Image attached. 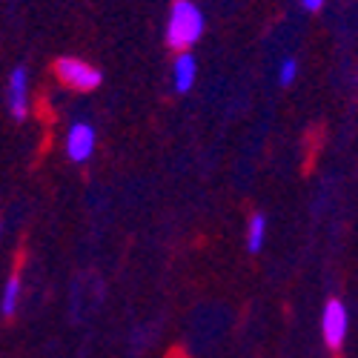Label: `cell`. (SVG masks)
<instances>
[{"mask_svg": "<svg viewBox=\"0 0 358 358\" xmlns=\"http://www.w3.org/2000/svg\"><path fill=\"white\" fill-rule=\"evenodd\" d=\"M195 57L192 55H178V61L172 66V83H175V92H189V89L195 86Z\"/></svg>", "mask_w": 358, "mask_h": 358, "instance_id": "6", "label": "cell"}, {"mask_svg": "<svg viewBox=\"0 0 358 358\" xmlns=\"http://www.w3.org/2000/svg\"><path fill=\"white\" fill-rule=\"evenodd\" d=\"M9 112L15 121H23L29 112V75L26 66H15L9 75Z\"/></svg>", "mask_w": 358, "mask_h": 358, "instance_id": "5", "label": "cell"}, {"mask_svg": "<svg viewBox=\"0 0 358 358\" xmlns=\"http://www.w3.org/2000/svg\"><path fill=\"white\" fill-rule=\"evenodd\" d=\"M295 75H298V64L292 61V57H287V61L281 64V72H278V80H281V86H289V83L295 80Z\"/></svg>", "mask_w": 358, "mask_h": 358, "instance_id": "9", "label": "cell"}, {"mask_svg": "<svg viewBox=\"0 0 358 358\" xmlns=\"http://www.w3.org/2000/svg\"><path fill=\"white\" fill-rule=\"evenodd\" d=\"M301 3H304L307 12H318V9L324 6V0H301Z\"/></svg>", "mask_w": 358, "mask_h": 358, "instance_id": "10", "label": "cell"}, {"mask_svg": "<svg viewBox=\"0 0 358 358\" xmlns=\"http://www.w3.org/2000/svg\"><path fill=\"white\" fill-rule=\"evenodd\" d=\"M264 238H266V218L261 213H255L247 221V250L250 252H258L264 247Z\"/></svg>", "mask_w": 358, "mask_h": 358, "instance_id": "8", "label": "cell"}, {"mask_svg": "<svg viewBox=\"0 0 358 358\" xmlns=\"http://www.w3.org/2000/svg\"><path fill=\"white\" fill-rule=\"evenodd\" d=\"M347 327H350V315H347V307L333 298L327 301L324 313H321V333H324V341L330 347H341L344 338H347Z\"/></svg>", "mask_w": 358, "mask_h": 358, "instance_id": "3", "label": "cell"}, {"mask_svg": "<svg viewBox=\"0 0 358 358\" xmlns=\"http://www.w3.org/2000/svg\"><path fill=\"white\" fill-rule=\"evenodd\" d=\"M55 72L66 86L78 89V92H92V89H98L103 80L101 69L89 66L86 61H80V57H61V61L55 64Z\"/></svg>", "mask_w": 358, "mask_h": 358, "instance_id": "2", "label": "cell"}, {"mask_svg": "<svg viewBox=\"0 0 358 358\" xmlns=\"http://www.w3.org/2000/svg\"><path fill=\"white\" fill-rule=\"evenodd\" d=\"M92 152H95V129L89 124H83V121L72 124L69 132H66V155H69V161L83 164V161L92 158Z\"/></svg>", "mask_w": 358, "mask_h": 358, "instance_id": "4", "label": "cell"}, {"mask_svg": "<svg viewBox=\"0 0 358 358\" xmlns=\"http://www.w3.org/2000/svg\"><path fill=\"white\" fill-rule=\"evenodd\" d=\"M20 292H23V284L17 275H12L3 287V298H0V315L3 318H12L17 313V301H20Z\"/></svg>", "mask_w": 358, "mask_h": 358, "instance_id": "7", "label": "cell"}, {"mask_svg": "<svg viewBox=\"0 0 358 358\" xmlns=\"http://www.w3.org/2000/svg\"><path fill=\"white\" fill-rule=\"evenodd\" d=\"M203 35V15L192 0H175L169 23H166V43L172 49H187Z\"/></svg>", "mask_w": 358, "mask_h": 358, "instance_id": "1", "label": "cell"}]
</instances>
